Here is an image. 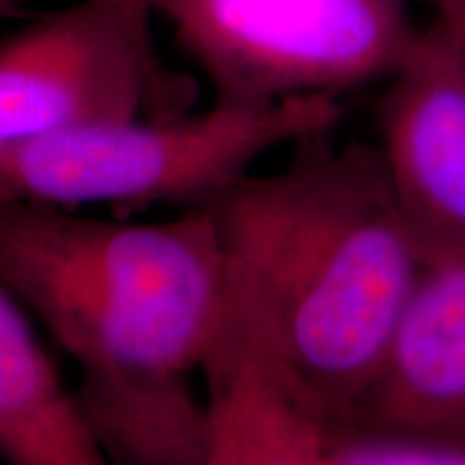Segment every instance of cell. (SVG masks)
<instances>
[{"label":"cell","mask_w":465,"mask_h":465,"mask_svg":"<svg viewBox=\"0 0 465 465\" xmlns=\"http://www.w3.org/2000/svg\"><path fill=\"white\" fill-rule=\"evenodd\" d=\"M431 14L429 31L465 72V0H416Z\"/></svg>","instance_id":"9c48e42d"},{"label":"cell","mask_w":465,"mask_h":465,"mask_svg":"<svg viewBox=\"0 0 465 465\" xmlns=\"http://www.w3.org/2000/svg\"><path fill=\"white\" fill-rule=\"evenodd\" d=\"M0 284L78 366L75 399L106 461L207 465L190 375L216 325L223 259L205 207L136 224L0 201Z\"/></svg>","instance_id":"7a4b0ae2"},{"label":"cell","mask_w":465,"mask_h":465,"mask_svg":"<svg viewBox=\"0 0 465 465\" xmlns=\"http://www.w3.org/2000/svg\"><path fill=\"white\" fill-rule=\"evenodd\" d=\"M334 95L213 102L203 113L138 116L0 147V201L125 212L207 205L254 162L339 125Z\"/></svg>","instance_id":"3957f363"},{"label":"cell","mask_w":465,"mask_h":465,"mask_svg":"<svg viewBox=\"0 0 465 465\" xmlns=\"http://www.w3.org/2000/svg\"><path fill=\"white\" fill-rule=\"evenodd\" d=\"M22 17H26L22 0H0V22L22 20Z\"/></svg>","instance_id":"8fae6325"},{"label":"cell","mask_w":465,"mask_h":465,"mask_svg":"<svg viewBox=\"0 0 465 465\" xmlns=\"http://www.w3.org/2000/svg\"><path fill=\"white\" fill-rule=\"evenodd\" d=\"M149 28L104 0H78L0 42V147L190 106Z\"/></svg>","instance_id":"5b68a950"},{"label":"cell","mask_w":465,"mask_h":465,"mask_svg":"<svg viewBox=\"0 0 465 465\" xmlns=\"http://www.w3.org/2000/svg\"><path fill=\"white\" fill-rule=\"evenodd\" d=\"M349 424L465 441V257L424 265Z\"/></svg>","instance_id":"52a82bcc"},{"label":"cell","mask_w":465,"mask_h":465,"mask_svg":"<svg viewBox=\"0 0 465 465\" xmlns=\"http://www.w3.org/2000/svg\"><path fill=\"white\" fill-rule=\"evenodd\" d=\"M375 116V149L424 265L465 257V72L429 28Z\"/></svg>","instance_id":"8992f818"},{"label":"cell","mask_w":465,"mask_h":465,"mask_svg":"<svg viewBox=\"0 0 465 465\" xmlns=\"http://www.w3.org/2000/svg\"><path fill=\"white\" fill-rule=\"evenodd\" d=\"M104 3L114 5L116 9H121L125 15H130L136 25H141L151 31V17H153V14H151L149 0H104Z\"/></svg>","instance_id":"30bf717a"},{"label":"cell","mask_w":465,"mask_h":465,"mask_svg":"<svg viewBox=\"0 0 465 465\" xmlns=\"http://www.w3.org/2000/svg\"><path fill=\"white\" fill-rule=\"evenodd\" d=\"M416 0H149L218 102L334 95L388 80L414 48Z\"/></svg>","instance_id":"277c9868"},{"label":"cell","mask_w":465,"mask_h":465,"mask_svg":"<svg viewBox=\"0 0 465 465\" xmlns=\"http://www.w3.org/2000/svg\"><path fill=\"white\" fill-rule=\"evenodd\" d=\"M0 457L15 465H102L74 391L0 284Z\"/></svg>","instance_id":"ba28073f"},{"label":"cell","mask_w":465,"mask_h":465,"mask_svg":"<svg viewBox=\"0 0 465 465\" xmlns=\"http://www.w3.org/2000/svg\"><path fill=\"white\" fill-rule=\"evenodd\" d=\"M203 207L223 259L205 381L265 383L349 424L424 270L375 143L312 134Z\"/></svg>","instance_id":"6da1fadb"}]
</instances>
